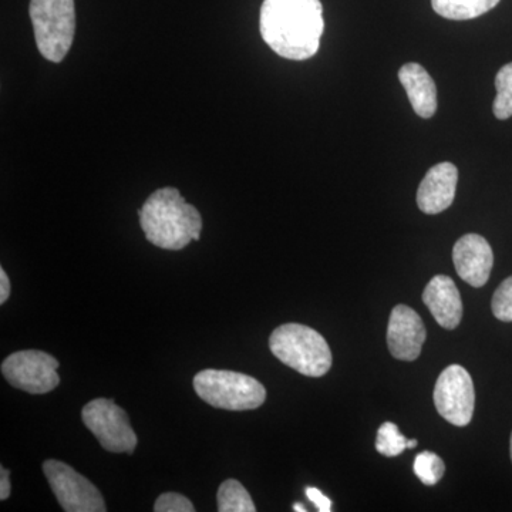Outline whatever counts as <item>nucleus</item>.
Segmentation results:
<instances>
[{"mask_svg": "<svg viewBox=\"0 0 512 512\" xmlns=\"http://www.w3.org/2000/svg\"><path fill=\"white\" fill-rule=\"evenodd\" d=\"M446 473V466L437 454L423 451L414 460V474L426 485H436Z\"/></svg>", "mask_w": 512, "mask_h": 512, "instance_id": "19", "label": "nucleus"}, {"mask_svg": "<svg viewBox=\"0 0 512 512\" xmlns=\"http://www.w3.org/2000/svg\"><path fill=\"white\" fill-rule=\"evenodd\" d=\"M269 348L282 363L303 376L322 377L332 367V352L320 333L299 323H286L272 332Z\"/></svg>", "mask_w": 512, "mask_h": 512, "instance_id": "3", "label": "nucleus"}, {"mask_svg": "<svg viewBox=\"0 0 512 512\" xmlns=\"http://www.w3.org/2000/svg\"><path fill=\"white\" fill-rule=\"evenodd\" d=\"M427 332L416 311L406 305H397L387 326V345L396 359L413 362L420 356Z\"/></svg>", "mask_w": 512, "mask_h": 512, "instance_id": "10", "label": "nucleus"}, {"mask_svg": "<svg viewBox=\"0 0 512 512\" xmlns=\"http://www.w3.org/2000/svg\"><path fill=\"white\" fill-rule=\"evenodd\" d=\"M82 419L104 450L128 454L136 450L137 436L127 413L113 400L96 399L87 403L83 407Z\"/></svg>", "mask_w": 512, "mask_h": 512, "instance_id": "6", "label": "nucleus"}, {"mask_svg": "<svg viewBox=\"0 0 512 512\" xmlns=\"http://www.w3.org/2000/svg\"><path fill=\"white\" fill-rule=\"evenodd\" d=\"M293 511L306 512V508L303 507L302 504L296 503L295 505H293Z\"/></svg>", "mask_w": 512, "mask_h": 512, "instance_id": "25", "label": "nucleus"}, {"mask_svg": "<svg viewBox=\"0 0 512 512\" xmlns=\"http://www.w3.org/2000/svg\"><path fill=\"white\" fill-rule=\"evenodd\" d=\"M500 0H431L434 12L450 20H470L480 18L490 12Z\"/></svg>", "mask_w": 512, "mask_h": 512, "instance_id": "15", "label": "nucleus"}, {"mask_svg": "<svg viewBox=\"0 0 512 512\" xmlns=\"http://www.w3.org/2000/svg\"><path fill=\"white\" fill-rule=\"evenodd\" d=\"M194 389L205 403L231 412L258 409L266 400L258 380L231 370H202L194 377Z\"/></svg>", "mask_w": 512, "mask_h": 512, "instance_id": "4", "label": "nucleus"}, {"mask_svg": "<svg viewBox=\"0 0 512 512\" xmlns=\"http://www.w3.org/2000/svg\"><path fill=\"white\" fill-rule=\"evenodd\" d=\"M156 512H194L195 508L191 501L183 494L165 493L157 498L154 504Z\"/></svg>", "mask_w": 512, "mask_h": 512, "instance_id": "21", "label": "nucleus"}, {"mask_svg": "<svg viewBox=\"0 0 512 512\" xmlns=\"http://www.w3.org/2000/svg\"><path fill=\"white\" fill-rule=\"evenodd\" d=\"M306 495H308L309 500L318 507L320 512H329L332 510V501H330L322 491L318 490V488H306Z\"/></svg>", "mask_w": 512, "mask_h": 512, "instance_id": "22", "label": "nucleus"}, {"mask_svg": "<svg viewBox=\"0 0 512 512\" xmlns=\"http://www.w3.org/2000/svg\"><path fill=\"white\" fill-rule=\"evenodd\" d=\"M218 511L255 512L256 507L244 485L237 480H227L218 490Z\"/></svg>", "mask_w": 512, "mask_h": 512, "instance_id": "16", "label": "nucleus"}, {"mask_svg": "<svg viewBox=\"0 0 512 512\" xmlns=\"http://www.w3.org/2000/svg\"><path fill=\"white\" fill-rule=\"evenodd\" d=\"M495 96L493 111L498 120H507L512 117V63L501 67L495 77Z\"/></svg>", "mask_w": 512, "mask_h": 512, "instance_id": "17", "label": "nucleus"}, {"mask_svg": "<svg viewBox=\"0 0 512 512\" xmlns=\"http://www.w3.org/2000/svg\"><path fill=\"white\" fill-rule=\"evenodd\" d=\"M510 454H511V461H512V433H511V439H510Z\"/></svg>", "mask_w": 512, "mask_h": 512, "instance_id": "27", "label": "nucleus"}, {"mask_svg": "<svg viewBox=\"0 0 512 512\" xmlns=\"http://www.w3.org/2000/svg\"><path fill=\"white\" fill-rule=\"evenodd\" d=\"M59 362L42 350H22L6 357L2 375L13 387L30 394H46L60 383Z\"/></svg>", "mask_w": 512, "mask_h": 512, "instance_id": "7", "label": "nucleus"}, {"mask_svg": "<svg viewBox=\"0 0 512 512\" xmlns=\"http://www.w3.org/2000/svg\"><path fill=\"white\" fill-rule=\"evenodd\" d=\"M417 440H409L407 441V448H414V447H417Z\"/></svg>", "mask_w": 512, "mask_h": 512, "instance_id": "26", "label": "nucleus"}, {"mask_svg": "<svg viewBox=\"0 0 512 512\" xmlns=\"http://www.w3.org/2000/svg\"><path fill=\"white\" fill-rule=\"evenodd\" d=\"M259 29L266 45L289 60L318 53L325 30L320 0H264Z\"/></svg>", "mask_w": 512, "mask_h": 512, "instance_id": "1", "label": "nucleus"}, {"mask_svg": "<svg viewBox=\"0 0 512 512\" xmlns=\"http://www.w3.org/2000/svg\"><path fill=\"white\" fill-rule=\"evenodd\" d=\"M9 470L0 467V500H8L10 495Z\"/></svg>", "mask_w": 512, "mask_h": 512, "instance_id": "23", "label": "nucleus"}, {"mask_svg": "<svg viewBox=\"0 0 512 512\" xmlns=\"http://www.w3.org/2000/svg\"><path fill=\"white\" fill-rule=\"evenodd\" d=\"M453 261L464 282L474 288H483L493 271V249L481 235L467 234L454 245Z\"/></svg>", "mask_w": 512, "mask_h": 512, "instance_id": "11", "label": "nucleus"}, {"mask_svg": "<svg viewBox=\"0 0 512 512\" xmlns=\"http://www.w3.org/2000/svg\"><path fill=\"white\" fill-rule=\"evenodd\" d=\"M43 473L64 511L104 512L107 510L103 495L97 490L96 485L62 461H45Z\"/></svg>", "mask_w": 512, "mask_h": 512, "instance_id": "8", "label": "nucleus"}, {"mask_svg": "<svg viewBox=\"0 0 512 512\" xmlns=\"http://www.w3.org/2000/svg\"><path fill=\"white\" fill-rule=\"evenodd\" d=\"M29 13L39 52L50 62H62L76 33L74 0H30Z\"/></svg>", "mask_w": 512, "mask_h": 512, "instance_id": "5", "label": "nucleus"}, {"mask_svg": "<svg viewBox=\"0 0 512 512\" xmlns=\"http://www.w3.org/2000/svg\"><path fill=\"white\" fill-rule=\"evenodd\" d=\"M495 318L501 322H512V276L498 286L491 302Z\"/></svg>", "mask_w": 512, "mask_h": 512, "instance_id": "20", "label": "nucleus"}, {"mask_svg": "<svg viewBox=\"0 0 512 512\" xmlns=\"http://www.w3.org/2000/svg\"><path fill=\"white\" fill-rule=\"evenodd\" d=\"M423 302L441 328L453 330L463 319V301L453 279L437 275L423 292Z\"/></svg>", "mask_w": 512, "mask_h": 512, "instance_id": "13", "label": "nucleus"}, {"mask_svg": "<svg viewBox=\"0 0 512 512\" xmlns=\"http://www.w3.org/2000/svg\"><path fill=\"white\" fill-rule=\"evenodd\" d=\"M148 242L158 248L180 251L201 237L202 218L177 188H160L138 211Z\"/></svg>", "mask_w": 512, "mask_h": 512, "instance_id": "2", "label": "nucleus"}, {"mask_svg": "<svg viewBox=\"0 0 512 512\" xmlns=\"http://www.w3.org/2000/svg\"><path fill=\"white\" fill-rule=\"evenodd\" d=\"M406 437L399 431V427L386 421L377 431L376 450L384 457H397L407 448Z\"/></svg>", "mask_w": 512, "mask_h": 512, "instance_id": "18", "label": "nucleus"}, {"mask_svg": "<svg viewBox=\"0 0 512 512\" xmlns=\"http://www.w3.org/2000/svg\"><path fill=\"white\" fill-rule=\"evenodd\" d=\"M433 397L437 412L448 423L457 427L470 424L476 407V390L470 373L463 366L451 365L443 370Z\"/></svg>", "mask_w": 512, "mask_h": 512, "instance_id": "9", "label": "nucleus"}, {"mask_svg": "<svg viewBox=\"0 0 512 512\" xmlns=\"http://www.w3.org/2000/svg\"><path fill=\"white\" fill-rule=\"evenodd\" d=\"M10 295V282L5 269H0V303L8 301Z\"/></svg>", "mask_w": 512, "mask_h": 512, "instance_id": "24", "label": "nucleus"}, {"mask_svg": "<svg viewBox=\"0 0 512 512\" xmlns=\"http://www.w3.org/2000/svg\"><path fill=\"white\" fill-rule=\"evenodd\" d=\"M399 80L409 96L414 113L421 119H431L439 103L436 83L429 72L419 63H407L399 70Z\"/></svg>", "mask_w": 512, "mask_h": 512, "instance_id": "14", "label": "nucleus"}, {"mask_svg": "<svg viewBox=\"0 0 512 512\" xmlns=\"http://www.w3.org/2000/svg\"><path fill=\"white\" fill-rule=\"evenodd\" d=\"M458 170L451 163L434 165L417 191V205L424 214L436 215L451 207L456 197Z\"/></svg>", "mask_w": 512, "mask_h": 512, "instance_id": "12", "label": "nucleus"}]
</instances>
